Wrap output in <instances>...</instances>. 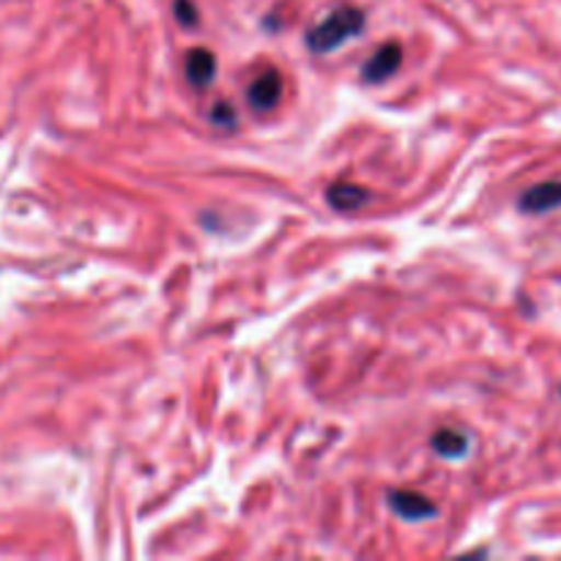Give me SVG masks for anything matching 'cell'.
Listing matches in <instances>:
<instances>
[{
  "label": "cell",
  "mask_w": 561,
  "mask_h": 561,
  "mask_svg": "<svg viewBox=\"0 0 561 561\" xmlns=\"http://www.w3.org/2000/svg\"><path fill=\"white\" fill-rule=\"evenodd\" d=\"M362 27H365V14L354 9V5H345V9L332 11L323 22H318L307 33V44H310L312 53H332V49H337L348 38L359 36Z\"/></svg>",
  "instance_id": "obj_1"
},
{
  "label": "cell",
  "mask_w": 561,
  "mask_h": 561,
  "mask_svg": "<svg viewBox=\"0 0 561 561\" xmlns=\"http://www.w3.org/2000/svg\"><path fill=\"white\" fill-rule=\"evenodd\" d=\"M279 96H283V77H279L277 69H263L261 75L252 80L250 91H247V99H250V104L255 110H261V113H268V110H274L279 104Z\"/></svg>",
  "instance_id": "obj_2"
},
{
  "label": "cell",
  "mask_w": 561,
  "mask_h": 561,
  "mask_svg": "<svg viewBox=\"0 0 561 561\" xmlns=\"http://www.w3.org/2000/svg\"><path fill=\"white\" fill-rule=\"evenodd\" d=\"M403 64V47L398 42H387L376 49L370 60L362 69V80L365 82H383L394 75Z\"/></svg>",
  "instance_id": "obj_3"
},
{
  "label": "cell",
  "mask_w": 561,
  "mask_h": 561,
  "mask_svg": "<svg viewBox=\"0 0 561 561\" xmlns=\"http://www.w3.org/2000/svg\"><path fill=\"white\" fill-rule=\"evenodd\" d=\"M561 206V181H542L520 195L518 208L524 214H548Z\"/></svg>",
  "instance_id": "obj_4"
},
{
  "label": "cell",
  "mask_w": 561,
  "mask_h": 561,
  "mask_svg": "<svg viewBox=\"0 0 561 561\" xmlns=\"http://www.w3.org/2000/svg\"><path fill=\"white\" fill-rule=\"evenodd\" d=\"M389 507L403 520H427L438 513L431 499L414 491H392L389 493Z\"/></svg>",
  "instance_id": "obj_5"
},
{
  "label": "cell",
  "mask_w": 561,
  "mask_h": 561,
  "mask_svg": "<svg viewBox=\"0 0 561 561\" xmlns=\"http://www.w3.org/2000/svg\"><path fill=\"white\" fill-rule=\"evenodd\" d=\"M214 77H217V58H214L211 49H190V55H186V80L195 88H208Z\"/></svg>",
  "instance_id": "obj_6"
},
{
  "label": "cell",
  "mask_w": 561,
  "mask_h": 561,
  "mask_svg": "<svg viewBox=\"0 0 561 561\" xmlns=\"http://www.w3.org/2000/svg\"><path fill=\"white\" fill-rule=\"evenodd\" d=\"M327 197H329V203H332V208H337V211H356V208L365 206V203L370 201V192L359 184L337 181V184L329 186Z\"/></svg>",
  "instance_id": "obj_7"
},
{
  "label": "cell",
  "mask_w": 561,
  "mask_h": 561,
  "mask_svg": "<svg viewBox=\"0 0 561 561\" xmlns=\"http://www.w3.org/2000/svg\"><path fill=\"white\" fill-rule=\"evenodd\" d=\"M431 447L436 449V455L449 460H458L469 453V438L458 431H438L436 436L431 438Z\"/></svg>",
  "instance_id": "obj_8"
},
{
  "label": "cell",
  "mask_w": 561,
  "mask_h": 561,
  "mask_svg": "<svg viewBox=\"0 0 561 561\" xmlns=\"http://www.w3.org/2000/svg\"><path fill=\"white\" fill-rule=\"evenodd\" d=\"M173 14H175V20H179L184 27L197 25V5L192 3V0H175Z\"/></svg>",
  "instance_id": "obj_9"
},
{
  "label": "cell",
  "mask_w": 561,
  "mask_h": 561,
  "mask_svg": "<svg viewBox=\"0 0 561 561\" xmlns=\"http://www.w3.org/2000/svg\"><path fill=\"white\" fill-rule=\"evenodd\" d=\"M211 121L217 126H225V129H230V126L236 124V113H233V107H230V104H225V102H219L217 107L211 110Z\"/></svg>",
  "instance_id": "obj_10"
}]
</instances>
